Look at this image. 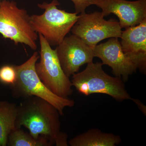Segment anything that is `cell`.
Returning a JSON list of instances; mask_svg holds the SVG:
<instances>
[{
	"label": "cell",
	"instance_id": "7",
	"mask_svg": "<svg viewBox=\"0 0 146 146\" xmlns=\"http://www.w3.org/2000/svg\"><path fill=\"white\" fill-rule=\"evenodd\" d=\"M104 17L97 11L80 14L71 31L93 49L104 39L120 38L122 31L119 22L113 18L106 21Z\"/></svg>",
	"mask_w": 146,
	"mask_h": 146
},
{
	"label": "cell",
	"instance_id": "5",
	"mask_svg": "<svg viewBox=\"0 0 146 146\" xmlns=\"http://www.w3.org/2000/svg\"><path fill=\"white\" fill-rule=\"evenodd\" d=\"M0 34L16 45L25 44L33 50L37 48L39 36L32 25L31 16L26 9L19 8L14 1L0 2Z\"/></svg>",
	"mask_w": 146,
	"mask_h": 146
},
{
	"label": "cell",
	"instance_id": "2",
	"mask_svg": "<svg viewBox=\"0 0 146 146\" xmlns=\"http://www.w3.org/2000/svg\"><path fill=\"white\" fill-rule=\"evenodd\" d=\"M39 58L38 52H35L25 63L14 65L16 79L14 84L10 85L12 96L23 100L31 96L41 98L52 104L58 110L60 116H63L64 109L73 107L74 101L55 95L42 82L35 70V64Z\"/></svg>",
	"mask_w": 146,
	"mask_h": 146
},
{
	"label": "cell",
	"instance_id": "13",
	"mask_svg": "<svg viewBox=\"0 0 146 146\" xmlns=\"http://www.w3.org/2000/svg\"><path fill=\"white\" fill-rule=\"evenodd\" d=\"M17 106L14 103L0 101V146H6L10 133L16 127Z\"/></svg>",
	"mask_w": 146,
	"mask_h": 146
},
{
	"label": "cell",
	"instance_id": "4",
	"mask_svg": "<svg viewBox=\"0 0 146 146\" xmlns=\"http://www.w3.org/2000/svg\"><path fill=\"white\" fill-rule=\"evenodd\" d=\"M60 3L58 0L38 4L44 9L41 15L31 16V21L35 31L42 35L50 46L60 44L78 20L76 13L66 12L57 8Z\"/></svg>",
	"mask_w": 146,
	"mask_h": 146
},
{
	"label": "cell",
	"instance_id": "12",
	"mask_svg": "<svg viewBox=\"0 0 146 146\" xmlns=\"http://www.w3.org/2000/svg\"><path fill=\"white\" fill-rule=\"evenodd\" d=\"M121 142L119 136L91 129L71 139V146H115Z\"/></svg>",
	"mask_w": 146,
	"mask_h": 146
},
{
	"label": "cell",
	"instance_id": "3",
	"mask_svg": "<svg viewBox=\"0 0 146 146\" xmlns=\"http://www.w3.org/2000/svg\"><path fill=\"white\" fill-rule=\"evenodd\" d=\"M102 63L92 62L87 64L82 72L73 75L72 85L79 93L85 96L94 94H105L118 102L131 100L121 78L106 74Z\"/></svg>",
	"mask_w": 146,
	"mask_h": 146
},
{
	"label": "cell",
	"instance_id": "9",
	"mask_svg": "<svg viewBox=\"0 0 146 146\" xmlns=\"http://www.w3.org/2000/svg\"><path fill=\"white\" fill-rule=\"evenodd\" d=\"M94 56L101 60L103 65L111 68L115 76L127 81L129 76L136 72L137 67L123 52L117 37H112L94 49Z\"/></svg>",
	"mask_w": 146,
	"mask_h": 146
},
{
	"label": "cell",
	"instance_id": "15",
	"mask_svg": "<svg viewBox=\"0 0 146 146\" xmlns=\"http://www.w3.org/2000/svg\"><path fill=\"white\" fill-rule=\"evenodd\" d=\"M16 79V72L14 65H3L0 68V82L11 85Z\"/></svg>",
	"mask_w": 146,
	"mask_h": 146
},
{
	"label": "cell",
	"instance_id": "10",
	"mask_svg": "<svg viewBox=\"0 0 146 146\" xmlns=\"http://www.w3.org/2000/svg\"><path fill=\"white\" fill-rule=\"evenodd\" d=\"M95 5L104 16L111 13L117 16L122 29L135 26L146 18V0H96Z\"/></svg>",
	"mask_w": 146,
	"mask_h": 146
},
{
	"label": "cell",
	"instance_id": "14",
	"mask_svg": "<svg viewBox=\"0 0 146 146\" xmlns=\"http://www.w3.org/2000/svg\"><path fill=\"white\" fill-rule=\"evenodd\" d=\"M9 146H51L52 144L47 138L41 136L35 139L30 133L21 128H16L9 134Z\"/></svg>",
	"mask_w": 146,
	"mask_h": 146
},
{
	"label": "cell",
	"instance_id": "16",
	"mask_svg": "<svg viewBox=\"0 0 146 146\" xmlns=\"http://www.w3.org/2000/svg\"><path fill=\"white\" fill-rule=\"evenodd\" d=\"M74 5L75 13L82 14L85 13L87 7L91 5H95L96 0H71Z\"/></svg>",
	"mask_w": 146,
	"mask_h": 146
},
{
	"label": "cell",
	"instance_id": "17",
	"mask_svg": "<svg viewBox=\"0 0 146 146\" xmlns=\"http://www.w3.org/2000/svg\"><path fill=\"white\" fill-rule=\"evenodd\" d=\"M68 135L66 133L60 131L56 140V145L57 146H68Z\"/></svg>",
	"mask_w": 146,
	"mask_h": 146
},
{
	"label": "cell",
	"instance_id": "19",
	"mask_svg": "<svg viewBox=\"0 0 146 146\" xmlns=\"http://www.w3.org/2000/svg\"><path fill=\"white\" fill-rule=\"evenodd\" d=\"M1 0H0V2H1Z\"/></svg>",
	"mask_w": 146,
	"mask_h": 146
},
{
	"label": "cell",
	"instance_id": "11",
	"mask_svg": "<svg viewBox=\"0 0 146 146\" xmlns=\"http://www.w3.org/2000/svg\"><path fill=\"white\" fill-rule=\"evenodd\" d=\"M122 31L120 42L123 52L141 72L146 71V18Z\"/></svg>",
	"mask_w": 146,
	"mask_h": 146
},
{
	"label": "cell",
	"instance_id": "8",
	"mask_svg": "<svg viewBox=\"0 0 146 146\" xmlns=\"http://www.w3.org/2000/svg\"><path fill=\"white\" fill-rule=\"evenodd\" d=\"M62 70L68 77L77 73L80 67L93 61L94 49L79 37L66 36L55 49Z\"/></svg>",
	"mask_w": 146,
	"mask_h": 146
},
{
	"label": "cell",
	"instance_id": "6",
	"mask_svg": "<svg viewBox=\"0 0 146 146\" xmlns=\"http://www.w3.org/2000/svg\"><path fill=\"white\" fill-rule=\"evenodd\" d=\"M40 42V61L35 64L36 74L50 91L58 96L68 98L73 93L70 78L62 70L55 49L51 48L42 35L38 34Z\"/></svg>",
	"mask_w": 146,
	"mask_h": 146
},
{
	"label": "cell",
	"instance_id": "18",
	"mask_svg": "<svg viewBox=\"0 0 146 146\" xmlns=\"http://www.w3.org/2000/svg\"><path fill=\"white\" fill-rule=\"evenodd\" d=\"M131 100L133 101L135 104H136V105L138 106L139 109L141 110V112L144 114V115H146V106L143 103L138 99H136L131 98Z\"/></svg>",
	"mask_w": 146,
	"mask_h": 146
},
{
	"label": "cell",
	"instance_id": "1",
	"mask_svg": "<svg viewBox=\"0 0 146 146\" xmlns=\"http://www.w3.org/2000/svg\"><path fill=\"white\" fill-rule=\"evenodd\" d=\"M60 115L47 101L37 97H29L17 106L16 127H25L35 139L44 136L53 145L60 132Z\"/></svg>",
	"mask_w": 146,
	"mask_h": 146
}]
</instances>
